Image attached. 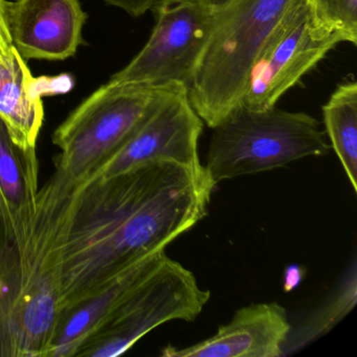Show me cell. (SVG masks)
<instances>
[{"label": "cell", "instance_id": "9c48e42d", "mask_svg": "<svg viewBox=\"0 0 357 357\" xmlns=\"http://www.w3.org/2000/svg\"><path fill=\"white\" fill-rule=\"evenodd\" d=\"M340 43L313 28L304 0H292L255 60L243 105L254 110L273 107Z\"/></svg>", "mask_w": 357, "mask_h": 357}, {"label": "cell", "instance_id": "6da1fadb", "mask_svg": "<svg viewBox=\"0 0 357 357\" xmlns=\"http://www.w3.org/2000/svg\"><path fill=\"white\" fill-rule=\"evenodd\" d=\"M214 189L164 160L80 185L62 239L63 317L199 222Z\"/></svg>", "mask_w": 357, "mask_h": 357}, {"label": "cell", "instance_id": "5b68a950", "mask_svg": "<svg viewBox=\"0 0 357 357\" xmlns=\"http://www.w3.org/2000/svg\"><path fill=\"white\" fill-rule=\"evenodd\" d=\"M158 87L102 85L56 129L60 149L53 175L84 185L116 153L145 116Z\"/></svg>", "mask_w": 357, "mask_h": 357}, {"label": "cell", "instance_id": "4fadbf2b", "mask_svg": "<svg viewBox=\"0 0 357 357\" xmlns=\"http://www.w3.org/2000/svg\"><path fill=\"white\" fill-rule=\"evenodd\" d=\"M160 250L116 275L99 292L64 314L51 357L79 356L123 301L166 257Z\"/></svg>", "mask_w": 357, "mask_h": 357}, {"label": "cell", "instance_id": "2e32d148", "mask_svg": "<svg viewBox=\"0 0 357 357\" xmlns=\"http://www.w3.org/2000/svg\"><path fill=\"white\" fill-rule=\"evenodd\" d=\"M313 28L340 43L357 45V0H304Z\"/></svg>", "mask_w": 357, "mask_h": 357}, {"label": "cell", "instance_id": "8992f818", "mask_svg": "<svg viewBox=\"0 0 357 357\" xmlns=\"http://www.w3.org/2000/svg\"><path fill=\"white\" fill-rule=\"evenodd\" d=\"M210 296L192 271L166 256L135 286L79 356H120L167 321H194Z\"/></svg>", "mask_w": 357, "mask_h": 357}, {"label": "cell", "instance_id": "d6986e66", "mask_svg": "<svg viewBox=\"0 0 357 357\" xmlns=\"http://www.w3.org/2000/svg\"><path fill=\"white\" fill-rule=\"evenodd\" d=\"M305 275H306L305 267L298 264L288 265L283 275L284 291L291 292L296 290L302 283Z\"/></svg>", "mask_w": 357, "mask_h": 357}, {"label": "cell", "instance_id": "7a4b0ae2", "mask_svg": "<svg viewBox=\"0 0 357 357\" xmlns=\"http://www.w3.org/2000/svg\"><path fill=\"white\" fill-rule=\"evenodd\" d=\"M78 188L39 189L36 148L0 141V357H51L62 317V239Z\"/></svg>", "mask_w": 357, "mask_h": 357}, {"label": "cell", "instance_id": "ac0fdd59", "mask_svg": "<svg viewBox=\"0 0 357 357\" xmlns=\"http://www.w3.org/2000/svg\"><path fill=\"white\" fill-rule=\"evenodd\" d=\"M104 3L112 7L122 10L131 17L143 16L146 12L152 9L156 0H103Z\"/></svg>", "mask_w": 357, "mask_h": 357}, {"label": "cell", "instance_id": "8fae6325", "mask_svg": "<svg viewBox=\"0 0 357 357\" xmlns=\"http://www.w3.org/2000/svg\"><path fill=\"white\" fill-rule=\"evenodd\" d=\"M291 325L277 303H261L239 309L216 334L185 348L166 346V357H281Z\"/></svg>", "mask_w": 357, "mask_h": 357}, {"label": "cell", "instance_id": "ba28073f", "mask_svg": "<svg viewBox=\"0 0 357 357\" xmlns=\"http://www.w3.org/2000/svg\"><path fill=\"white\" fill-rule=\"evenodd\" d=\"M202 127V119L190 103L185 85L158 87L141 122L89 181L109 178L160 160L206 175L198 155Z\"/></svg>", "mask_w": 357, "mask_h": 357}, {"label": "cell", "instance_id": "277c9868", "mask_svg": "<svg viewBox=\"0 0 357 357\" xmlns=\"http://www.w3.org/2000/svg\"><path fill=\"white\" fill-rule=\"evenodd\" d=\"M330 148L319 121L309 114L275 106L254 110L241 104L215 127L204 169L216 188L227 179L326 155Z\"/></svg>", "mask_w": 357, "mask_h": 357}, {"label": "cell", "instance_id": "30bf717a", "mask_svg": "<svg viewBox=\"0 0 357 357\" xmlns=\"http://www.w3.org/2000/svg\"><path fill=\"white\" fill-rule=\"evenodd\" d=\"M87 14L79 0L8 1L14 47L24 60L62 61L84 43Z\"/></svg>", "mask_w": 357, "mask_h": 357}, {"label": "cell", "instance_id": "9a60e30c", "mask_svg": "<svg viewBox=\"0 0 357 357\" xmlns=\"http://www.w3.org/2000/svg\"><path fill=\"white\" fill-rule=\"evenodd\" d=\"M326 135L354 192L357 191V84L342 83L323 106Z\"/></svg>", "mask_w": 357, "mask_h": 357}, {"label": "cell", "instance_id": "ffe728a7", "mask_svg": "<svg viewBox=\"0 0 357 357\" xmlns=\"http://www.w3.org/2000/svg\"><path fill=\"white\" fill-rule=\"evenodd\" d=\"M216 5H219V3H225V0H213Z\"/></svg>", "mask_w": 357, "mask_h": 357}, {"label": "cell", "instance_id": "e0dca14e", "mask_svg": "<svg viewBox=\"0 0 357 357\" xmlns=\"http://www.w3.org/2000/svg\"><path fill=\"white\" fill-rule=\"evenodd\" d=\"M14 45L8 20V1L0 0V59L11 55Z\"/></svg>", "mask_w": 357, "mask_h": 357}, {"label": "cell", "instance_id": "5bb4252c", "mask_svg": "<svg viewBox=\"0 0 357 357\" xmlns=\"http://www.w3.org/2000/svg\"><path fill=\"white\" fill-rule=\"evenodd\" d=\"M356 302L357 265L356 258H353L323 303L311 310L296 327L291 326L282 357L294 354L326 335L351 312Z\"/></svg>", "mask_w": 357, "mask_h": 357}, {"label": "cell", "instance_id": "3957f363", "mask_svg": "<svg viewBox=\"0 0 357 357\" xmlns=\"http://www.w3.org/2000/svg\"><path fill=\"white\" fill-rule=\"evenodd\" d=\"M292 0H225L188 86L190 103L210 128L243 104L259 52Z\"/></svg>", "mask_w": 357, "mask_h": 357}, {"label": "cell", "instance_id": "7c38bea8", "mask_svg": "<svg viewBox=\"0 0 357 357\" xmlns=\"http://www.w3.org/2000/svg\"><path fill=\"white\" fill-rule=\"evenodd\" d=\"M72 85L70 76L35 78L15 47L0 59V118L16 145L37 148L45 122L43 98L68 93Z\"/></svg>", "mask_w": 357, "mask_h": 357}, {"label": "cell", "instance_id": "52a82bcc", "mask_svg": "<svg viewBox=\"0 0 357 357\" xmlns=\"http://www.w3.org/2000/svg\"><path fill=\"white\" fill-rule=\"evenodd\" d=\"M149 40L108 83L162 87L189 86L216 17L213 0H156Z\"/></svg>", "mask_w": 357, "mask_h": 357}]
</instances>
